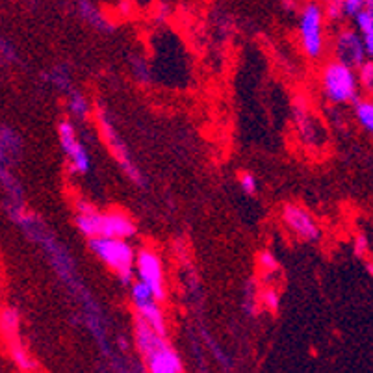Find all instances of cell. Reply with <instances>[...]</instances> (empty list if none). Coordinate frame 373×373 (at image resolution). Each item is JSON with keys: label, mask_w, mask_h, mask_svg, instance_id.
Instances as JSON below:
<instances>
[{"label": "cell", "mask_w": 373, "mask_h": 373, "mask_svg": "<svg viewBox=\"0 0 373 373\" xmlns=\"http://www.w3.org/2000/svg\"><path fill=\"white\" fill-rule=\"evenodd\" d=\"M134 338L148 373H182V360L179 353L175 351L165 336L153 331L138 316L134 323Z\"/></svg>", "instance_id": "7a4b0ae2"}, {"label": "cell", "mask_w": 373, "mask_h": 373, "mask_svg": "<svg viewBox=\"0 0 373 373\" xmlns=\"http://www.w3.org/2000/svg\"><path fill=\"white\" fill-rule=\"evenodd\" d=\"M260 303L270 312H277L281 307V297H279V291L275 288H264L260 291Z\"/></svg>", "instance_id": "ffe728a7"}, {"label": "cell", "mask_w": 373, "mask_h": 373, "mask_svg": "<svg viewBox=\"0 0 373 373\" xmlns=\"http://www.w3.org/2000/svg\"><path fill=\"white\" fill-rule=\"evenodd\" d=\"M240 186H241V189L246 191V194H249V195L256 194V188H258V184H256L255 175H253V173H241L240 175Z\"/></svg>", "instance_id": "484cf974"}, {"label": "cell", "mask_w": 373, "mask_h": 373, "mask_svg": "<svg viewBox=\"0 0 373 373\" xmlns=\"http://www.w3.org/2000/svg\"><path fill=\"white\" fill-rule=\"evenodd\" d=\"M323 11H325V19H329V21L342 19V17L346 15V13H343V0H331V2L325 4Z\"/></svg>", "instance_id": "603a6c76"}, {"label": "cell", "mask_w": 373, "mask_h": 373, "mask_svg": "<svg viewBox=\"0 0 373 373\" xmlns=\"http://www.w3.org/2000/svg\"><path fill=\"white\" fill-rule=\"evenodd\" d=\"M19 327H21L19 312L13 307L0 308V332H2V336H15V334H19Z\"/></svg>", "instance_id": "9a60e30c"}, {"label": "cell", "mask_w": 373, "mask_h": 373, "mask_svg": "<svg viewBox=\"0 0 373 373\" xmlns=\"http://www.w3.org/2000/svg\"><path fill=\"white\" fill-rule=\"evenodd\" d=\"M358 84L362 87H368V89H373V60H368L364 65L358 67Z\"/></svg>", "instance_id": "44dd1931"}, {"label": "cell", "mask_w": 373, "mask_h": 373, "mask_svg": "<svg viewBox=\"0 0 373 373\" xmlns=\"http://www.w3.org/2000/svg\"><path fill=\"white\" fill-rule=\"evenodd\" d=\"M353 246H355V253L358 256H364L368 253V238L364 234H357L355 236V241H353Z\"/></svg>", "instance_id": "4316f807"}, {"label": "cell", "mask_w": 373, "mask_h": 373, "mask_svg": "<svg viewBox=\"0 0 373 373\" xmlns=\"http://www.w3.org/2000/svg\"><path fill=\"white\" fill-rule=\"evenodd\" d=\"M10 154L6 153V148L0 144V184L4 186L6 194L10 197L8 205L10 206H23V189L15 177L10 171Z\"/></svg>", "instance_id": "8fae6325"}, {"label": "cell", "mask_w": 373, "mask_h": 373, "mask_svg": "<svg viewBox=\"0 0 373 373\" xmlns=\"http://www.w3.org/2000/svg\"><path fill=\"white\" fill-rule=\"evenodd\" d=\"M336 56L338 62L346 63L351 69L360 67L368 62V52L364 46L362 39L357 34V30H342L336 36Z\"/></svg>", "instance_id": "30bf717a"}, {"label": "cell", "mask_w": 373, "mask_h": 373, "mask_svg": "<svg viewBox=\"0 0 373 373\" xmlns=\"http://www.w3.org/2000/svg\"><path fill=\"white\" fill-rule=\"evenodd\" d=\"M358 77L355 69L346 63L329 62L323 67L322 87L327 99L334 104H348L358 101Z\"/></svg>", "instance_id": "277c9868"}, {"label": "cell", "mask_w": 373, "mask_h": 373, "mask_svg": "<svg viewBox=\"0 0 373 373\" xmlns=\"http://www.w3.org/2000/svg\"><path fill=\"white\" fill-rule=\"evenodd\" d=\"M366 4L368 2H364V0H343V13L355 19L360 11L366 10Z\"/></svg>", "instance_id": "d4e9b609"}, {"label": "cell", "mask_w": 373, "mask_h": 373, "mask_svg": "<svg viewBox=\"0 0 373 373\" xmlns=\"http://www.w3.org/2000/svg\"><path fill=\"white\" fill-rule=\"evenodd\" d=\"M87 246L91 253L103 260L115 275L125 281L127 284H132L134 275H136V256L138 253L127 240H112V238H97L89 240Z\"/></svg>", "instance_id": "3957f363"}, {"label": "cell", "mask_w": 373, "mask_h": 373, "mask_svg": "<svg viewBox=\"0 0 373 373\" xmlns=\"http://www.w3.org/2000/svg\"><path fill=\"white\" fill-rule=\"evenodd\" d=\"M97 118H99V123H101V128H103L104 139H106L108 147H110V151H112V154H113V158L118 160L119 165L125 169V173H127L128 177L136 182V184H144V177H141V173H139V169L134 165L132 158H130V154H128L127 145H125L123 141H121V138L118 136L112 121L106 118V113L104 112H99Z\"/></svg>", "instance_id": "ba28073f"}, {"label": "cell", "mask_w": 373, "mask_h": 373, "mask_svg": "<svg viewBox=\"0 0 373 373\" xmlns=\"http://www.w3.org/2000/svg\"><path fill=\"white\" fill-rule=\"evenodd\" d=\"M366 267H368V273H369V275L373 277V262H369V264Z\"/></svg>", "instance_id": "83f0119b"}, {"label": "cell", "mask_w": 373, "mask_h": 373, "mask_svg": "<svg viewBox=\"0 0 373 373\" xmlns=\"http://www.w3.org/2000/svg\"><path fill=\"white\" fill-rule=\"evenodd\" d=\"M78 230L87 240L112 238V240H130L136 236V223L123 212H99L91 203L78 201L77 217Z\"/></svg>", "instance_id": "6da1fadb"}, {"label": "cell", "mask_w": 373, "mask_h": 373, "mask_svg": "<svg viewBox=\"0 0 373 373\" xmlns=\"http://www.w3.org/2000/svg\"><path fill=\"white\" fill-rule=\"evenodd\" d=\"M8 342V348H10V355L11 360L17 364V368L21 369L25 373H34L37 369L36 360L32 358V355L26 349L25 342L21 340V334H15V336L6 338Z\"/></svg>", "instance_id": "7c38bea8"}, {"label": "cell", "mask_w": 373, "mask_h": 373, "mask_svg": "<svg viewBox=\"0 0 373 373\" xmlns=\"http://www.w3.org/2000/svg\"><path fill=\"white\" fill-rule=\"evenodd\" d=\"M299 42L308 58H322L325 51V11L320 4H307L299 17Z\"/></svg>", "instance_id": "5b68a950"}, {"label": "cell", "mask_w": 373, "mask_h": 373, "mask_svg": "<svg viewBox=\"0 0 373 373\" xmlns=\"http://www.w3.org/2000/svg\"><path fill=\"white\" fill-rule=\"evenodd\" d=\"M67 108H69V112H71L75 118H86L87 113H89V103H87V99L84 97L80 91H75V89H71L69 95H67Z\"/></svg>", "instance_id": "ac0fdd59"}, {"label": "cell", "mask_w": 373, "mask_h": 373, "mask_svg": "<svg viewBox=\"0 0 373 373\" xmlns=\"http://www.w3.org/2000/svg\"><path fill=\"white\" fill-rule=\"evenodd\" d=\"M282 220L288 229L303 241H317L322 238V229L307 208L299 205H286L282 208Z\"/></svg>", "instance_id": "9c48e42d"}, {"label": "cell", "mask_w": 373, "mask_h": 373, "mask_svg": "<svg viewBox=\"0 0 373 373\" xmlns=\"http://www.w3.org/2000/svg\"><path fill=\"white\" fill-rule=\"evenodd\" d=\"M355 26H357V34L366 46L368 56L373 58V13L368 10V4H366V10H362L355 17Z\"/></svg>", "instance_id": "5bb4252c"}, {"label": "cell", "mask_w": 373, "mask_h": 373, "mask_svg": "<svg viewBox=\"0 0 373 373\" xmlns=\"http://www.w3.org/2000/svg\"><path fill=\"white\" fill-rule=\"evenodd\" d=\"M80 10H82V17L87 25L95 26V28H106V30H110V23H108L103 13H101L97 8H93L89 2L80 4Z\"/></svg>", "instance_id": "d6986e66"}, {"label": "cell", "mask_w": 373, "mask_h": 373, "mask_svg": "<svg viewBox=\"0 0 373 373\" xmlns=\"http://www.w3.org/2000/svg\"><path fill=\"white\" fill-rule=\"evenodd\" d=\"M49 78H51V82L54 84L60 89H67V93L71 91V80L67 77V72L62 71V69H52L49 72Z\"/></svg>", "instance_id": "cb8c5ba5"}, {"label": "cell", "mask_w": 373, "mask_h": 373, "mask_svg": "<svg viewBox=\"0 0 373 373\" xmlns=\"http://www.w3.org/2000/svg\"><path fill=\"white\" fill-rule=\"evenodd\" d=\"M58 136H60V144H62L65 156L69 158L72 171L86 175L91 169V158H89L87 148L80 144L75 125L71 121H62L58 125Z\"/></svg>", "instance_id": "52a82bcc"}, {"label": "cell", "mask_w": 373, "mask_h": 373, "mask_svg": "<svg viewBox=\"0 0 373 373\" xmlns=\"http://www.w3.org/2000/svg\"><path fill=\"white\" fill-rule=\"evenodd\" d=\"M136 277L139 282H144L148 290L153 291L156 301L165 299V279L164 266L160 260L158 253L153 249H141L136 256Z\"/></svg>", "instance_id": "8992f818"}, {"label": "cell", "mask_w": 373, "mask_h": 373, "mask_svg": "<svg viewBox=\"0 0 373 373\" xmlns=\"http://www.w3.org/2000/svg\"><path fill=\"white\" fill-rule=\"evenodd\" d=\"M355 118L360 123V127L366 128L373 134V101H357L355 103Z\"/></svg>", "instance_id": "e0dca14e"}, {"label": "cell", "mask_w": 373, "mask_h": 373, "mask_svg": "<svg viewBox=\"0 0 373 373\" xmlns=\"http://www.w3.org/2000/svg\"><path fill=\"white\" fill-rule=\"evenodd\" d=\"M258 266L262 267V271H266V273H275L279 270V260L270 251H262L260 255H258Z\"/></svg>", "instance_id": "7402d4cb"}, {"label": "cell", "mask_w": 373, "mask_h": 373, "mask_svg": "<svg viewBox=\"0 0 373 373\" xmlns=\"http://www.w3.org/2000/svg\"><path fill=\"white\" fill-rule=\"evenodd\" d=\"M136 316H138L139 320H144L148 327L158 332V334H162V336L167 334V327H165V316H164V312H162V308H160V303L156 301V299H153V301L145 303V305L136 308Z\"/></svg>", "instance_id": "4fadbf2b"}, {"label": "cell", "mask_w": 373, "mask_h": 373, "mask_svg": "<svg viewBox=\"0 0 373 373\" xmlns=\"http://www.w3.org/2000/svg\"><path fill=\"white\" fill-rule=\"evenodd\" d=\"M0 144L6 148V153L10 154L11 160H17L21 156L23 144L15 130H11L8 127H0Z\"/></svg>", "instance_id": "2e32d148"}]
</instances>
